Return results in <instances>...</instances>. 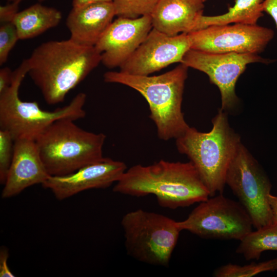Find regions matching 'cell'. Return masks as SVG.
Instances as JSON below:
<instances>
[{
	"mask_svg": "<svg viewBox=\"0 0 277 277\" xmlns=\"http://www.w3.org/2000/svg\"><path fill=\"white\" fill-rule=\"evenodd\" d=\"M62 17L61 11L57 9L37 3L19 11L12 23L19 39H27L57 26Z\"/></svg>",
	"mask_w": 277,
	"mask_h": 277,
	"instance_id": "cell-18",
	"label": "cell"
},
{
	"mask_svg": "<svg viewBox=\"0 0 277 277\" xmlns=\"http://www.w3.org/2000/svg\"><path fill=\"white\" fill-rule=\"evenodd\" d=\"M203 0H159L150 16L153 28L169 35L193 31L204 8Z\"/></svg>",
	"mask_w": 277,
	"mask_h": 277,
	"instance_id": "cell-17",
	"label": "cell"
},
{
	"mask_svg": "<svg viewBox=\"0 0 277 277\" xmlns=\"http://www.w3.org/2000/svg\"><path fill=\"white\" fill-rule=\"evenodd\" d=\"M228 114L219 109L212 119L210 131L202 132L189 127L175 139L178 151L194 166L210 196L222 193L227 170L242 142L240 135L230 126Z\"/></svg>",
	"mask_w": 277,
	"mask_h": 277,
	"instance_id": "cell-4",
	"label": "cell"
},
{
	"mask_svg": "<svg viewBox=\"0 0 277 277\" xmlns=\"http://www.w3.org/2000/svg\"><path fill=\"white\" fill-rule=\"evenodd\" d=\"M191 48L188 33L169 35L154 28L119 68L123 72L149 75L175 63H181Z\"/></svg>",
	"mask_w": 277,
	"mask_h": 277,
	"instance_id": "cell-12",
	"label": "cell"
},
{
	"mask_svg": "<svg viewBox=\"0 0 277 277\" xmlns=\"http://www.w3.org/2000/svg\"><path fill=\"white\" fill-rule=\"evenodd\" d=\"M236 249L245 260H259L265 251H277V226L269 224L252 231L243 239Z\"/></svg>",
	"mask_w": 277,
	"mask_h": 277,
	"instance_id": "cell-20",
	"label": "cell"
},
{
	"mask_svg": "<svg viewBox=\"0 0 277 277\" xmlns=\"http://www.w3.org/2000/svg\"><path fill=\"white\" fill-rule=\"evenodd\" d=\"M9 257L8 250L4 247L0 250V276L14 277L15 275L11 271L8 265L7 261Z\"/></svg>",
	"mask_w": 277,
	"mask_h": 277,
	"instance_id": "cell-27",
	"label": "cell"
},
{
	"mask_svg": "<svg viewBox=\"0 0 277 277\" xmlns=\"http://www.w3.org/2000/svg\"><path fill=\"white\" fill-rule=\"evenodd\" d=\"M29 66L25 59L13 73L11 84L0 94V128L8 131L14 140H35L49 126L62 118L76 121L86 116V94L80 92L67 105L50 111L41 109L35 101L21 100L19 89Z\"/></svg>",
	"mask_w": 277,
	"mask_h": 277,
	"instance_id": "cell-6",
	"label": "cell"
},
{
	"mask_svg": "<svg viewBox=\"0 0 277 277\" xmlns=\"http://www.w3.org/2000/svg\"><path fill=\"white\" fill-rule=\"evenodd\" d=\"M113 191L136 197L153 194L160 206L171 209L188 207L210 196L191 162L164 160L127 169L115 184Z\"/></svg>",
	"mask_w": 277,
	"mask_h": 277,
	"instance_id": "cell-1",
	"label": "cell"
},
{
	"mask_svg": "<svg viewBox=\"0 0 277 277\" xmlns=\"http://www.w3.org/2000/svg\"><path fill=\"white\" fill-rule=\"evenodd\" d=\"M102 2H112V0H73L72 7H80L89 4Z\"/></svg>",
	"mask_w": 277,
	"mask_h": 277,
	"instance_id": "cell-30",
	"label": "cell"
},
{
	"mask_svg": "<svg viewBox=\"0 0 277 277\" xmlns=\"http://www.w3.org/2000/svg\"><path fill=\"white\" fill-rule=\"evenodd\" d=\"M69 118L57 120L35 140L50 176L72 173L101 159L106 136L86 131Z\"/></svg>",
	"mask_w": 277,
	"mask_h": 277,
	"instance_id": "cell-5",
	"label": "cell"
},
{
	"mask_svg": "<svg viewBox=\"0 0 277 277\" xmlns=\"http://www.w3.org/2000/svg\"><path fill=\"white\" fill-rule=\"evenodd\" d=\"M264 0H235L234 5L221 15H202L196 21L193 31H197L212 25L240 23L256 24L263 15Z\"/></svg>",
	"mask_w": 277,
	"mask_h": 277,
	"instance_id": "cell-19",
	"label": "cell"
},
{
	"mask_svg": "<svg viewBox=\"0 0 277 277\" xmlns=\"http://www.w3.org/2000/svg\"><path fill=\"white\" fill-rule=\"evenodd\" d=\"M153 28L150 15L135 18L118 17L95 45L101 63L108 68L120 67L135 51Z\"/></svg>",
	"mask_w": 277,
	"mask_h": 277,
	"instance_id": "cell-13",
	"label": "cell"
},
{
	"mask_svg": "<svg viewBox=\"0 0 277 277\" xmlns=\"http://www.w3.org/2000/svg\"><path fill=\"white\" fill-rule=\"evenodd\" d=\"M274 60L258 54L238 53H212L190 49L181 62L206 74L210 82L220 92L221 108L229 113L237 109L240 101L235 93L236 83L247 65L253 63L269 64Z\"/></svg>",
	"mask_w": 277,
	"mask_h": 277,
	"instance_id": "cell-10",
	"label": "cell"
},
{
	"mask_svg": "<svg viewBox=\"0 0 277 277\" xmlns=\"http://www.w3.org/2000/svg\"><path fill=\"white\" fill-rule=\"evenodd\" d=\"M186 230L203 239L241 240L252 231V221L240 203L219 193L201 202L188 217L177 222Z\"/></svg>",
	"mask_w": 277,
	"mask_h": 277,
	"instance_id": "cell-8",
	"label": "cell"
},
{
	"mask_svg": "<svg viewBox=\"0 0 277 277\" xmlns=\"http://www.w3.org/2000/svg\"><path fill=\"white\" fill-rule=\"evenodd\" d=\"M159 0H112L115 16L135 18L151 15Z\"/></svg>",
	"mask_w": 277,
	"mask_h": 277,
	"instance_id": "cell-22",
	"label": "cell"
},
{
	"mask_svg": "<svg viewBox=\"0 0 277 277\" xmlns=\"http://www.w3.org/2000/svg\"><path fill=\"white\" fill-rule=\"evenodd\" d=\"M126 164L108 157L82 167L63 176H50L42 186L58 200L91 189H105L116 183L127 170Z\"/></svg>",
	"mask_w": 277,
	"mask_h": 277,
	"instance_id": "cell-14",
	"label": "cell"
},
{
	"mask_svg": "<svg viewBox=\"0 0 277 277\" xmlns=\"http://www.w3.org/2000/svg\"><path fill=\"white\" fill-rule=\"evenodd\" d=\"M227 184L250 216L256 229L272 224L268 196L272 185L258 161L240 144L227 170Z\"/></svg>",
	"mask_w": 277,
	"mask_h": 277,
	"instance_id": "cell-9",
	"label": "cell"
},
{
	"mask_svg": "<svg viewBox=\"0 0 277 277\" xmlns=\"http://www.w3.org/2000/svg\"><path fill=\"white\" fill-rule=\"evenodd\" d=\"M191 48L212 53L258 54L274 36V31L257 24L212 25L188 33Z\"/></svg>",
	"mask_w": 277,
	"mask_h": 277,
	"instance_id": "cell-11",
	"label": "cell"
},
{
	"mask_svg": "<svg viewBox=\"0 0 277 277\" xmlns=\"http://www.w3.org/2000/svg\"><path fill=\"white\" fill-rule=\"evenodd\" d=\"M9 2H21L23 0H7ZM39 1V2H42V1H45V0H38Z\"/></svg>",
	"mask_w": 277,
	"mask_h": 277,
	"instance_id": "cell-31",
	"label": "cell"
},
{
	"mask_svg": "<svg viewBox=\"0 0 277 277\" xmlns=\"http://www.w3.org/2000/svg\"><path fill=\"white\" fill-rule=\"evenodd\" d=\"M13 71L7 67L0 70V94L6 91L10 86Z\"/></svg>",
	"mask_w": 277,
	"mask_h": 277,
	"instance_id": "cell-26",
	"label": "cell"
},
{
	"mask_svg": "<svg viewBox=\"0 0 277 277\" xmlns=\"http://www.w3.org/2000/svg\"><path fill=\"white\" fill-rule=\"evenodd\" d=\"M19 39L15 26L12 22L1 24L0 27V65L8 59L9 54Z\"/></svg>",
	"mask_w": 277,
	"mask_h": 277,
	"instance_id": "cell-24",
	"label": "cell"
},
{
	"mask_svg": "<svg viewBox=\"0 0 277 277\" xmlns=\"http://www.w3.org/2000/svg\"><path fill=\"white\" fill-rule=\"evenodd\" d=\"M114 16L112 2L72 7L66 19L70 38L82 45L95 46L113 22Z\"/></svg>",
	"mask_w": 277,
	"mask_h": 277,
	"instance_id": "cell-16",
	"label": "cell"
},
{
	"mask_svg": "<svg viewBox=\"0 0 277 277\" xmlns=\"http://www.w3.org/2000/svg\"><path fill=\"white\" fill-rule=\"evenodd\" d=\"M207 0H203V1L205 3L206 1H207Z\"/></svg>",
	"mask_w": 277,
	"mask_h": 277,
	"instance_id": "cell-32",
	"label": "cell"
},
{
	"mask_svg": "<svg viewBox=\"0 0 277 277\" xmlns=\"http://www.w3.org/2000/svg\"><path fill=\"white\" fill-rule=\"evenodd\" d=\"M188 67L180 63L174 69L157 75H138L122 71H108L106 83L120 84L138 92L147 102L149 117L154 123L158 137L176 139L190 127L182 111Z\"/></svg>",
	"mask_w": 277,
	"mask_h": 277,
	"instance_id": "cell-3",
	"label": "cell"
},
{
	"mask_svg": "<svg viewBox=\"0 0 277 277\" xmlns=\"http://www.w3.org/2000/svg\"><path fill=\"white\" fill-rule=\"evenodd\" d=\"M277 270V258L264 262L243 266L228 263L216 268L213 273L215 277H250L266 271Z\"/></svg>",
	"mask_w": 277,
	"mask_h": 277,
	"instance_id": "cell-21",
	"label": "cell"
},
{
	"mask_svg": "<svg viewBox=\"0 0 277 277\" xmlns=\"http://www.w3.org/2000/svg\"><path fill=\"white\" fill-rule=\"evenodd\" d=\"M50 176L35 140H16L14 143L13 156L4 185L2 197H11L31 186L42 185Z\"/></svg>",
	"mask_w": 277,
	"mask_h": 277,
	"instance_id": "cell-15",
	"label": "cell"
},
{
	"mask_svg": "<svg viewBox=\"0 0 277 277\" xmlns=\"http://www.w3.org/2000/svg\"><path fill=\"white\" fill-rule=\"evenodd\" d=\"M14 140L11 134L0 129V182L4 185L14 153Z\"/></svg>",
	"mask_w": 277,
	"mask_h": 277,
	"instance_id": "cell-23",
	"label": "cell"
},
{
	"mask_svg": "<svg viewBox=\"0 0 277 277\" xmlns=\"http://www.w3.org/2000/svg\"><path fill=\"white\" fill-rule=\"evenodd\" d=\"M268 198L272 212V224L277 226V196L270 193Z\"/></svg>",
	"mask_w": 277,
	"mask_h": 277,
	"instance_id": "cell-29",
	"label": "cell"
},
{
	"mask_svg": "<svg viewBox=\"0 0 277 277\" xmlns=\"http://www.w3.org/2000/svg\"><path fill=\"white\" fill-rule=\"evenodd\" d=\"M27 59L28 74L46 102L54 105L64 101L68 92L99 65L102 57L95 46L69 38L43 43Z\"/></svg>",
	"mask_w": 277,
	"mask_h": 277,
	"instance_id": "cell-2",
	"label": "cell"
},
{
	"mask_svg": "<svg viewBox=\"0 0 277 277\" xmlns=\"http://www.w3.org/2000/svg\"><path fill=\"white\" fill-rule=\"evenodd\" d=\"M19 2H10L0 7V22L1 24L12 22L19 12Z\"/></svg>",
	"mask_w": 277,
	"mask_h": 277,
	"instance_id": "cell-25",
	"label": "cell"
},
{
	"mask_svg": "<svg viewBox=\"0 0 277 277\" xmlns=\"http://www.w3.org/2000/svg\"><path fill=\"white\" fill-rule=\"evenodd\" d=\"M263 9L272 17L277 28V0H264Z\"/></svg>",
	"mask_w": 277,
	"mask_h": 277,
	"instance_id": "cell-28",
	"label": "cell"
},
{
	"mask_svg": "<svg viewBox=\"0 0 277 277\" xmlns=\"http://www.w3.org/2000/svg\"><path fill=\"white\" fill-rule=\"evenodd\" d=\"M121 225L128 255L146 264L168 265L181 231L177 221L138 209L125 214Z\"/></svg>",
	"mask_w": 277,
	"mask_h": 277,
	"instance_id": "cell-7",
	"label": "cell"
}]
</instances>
